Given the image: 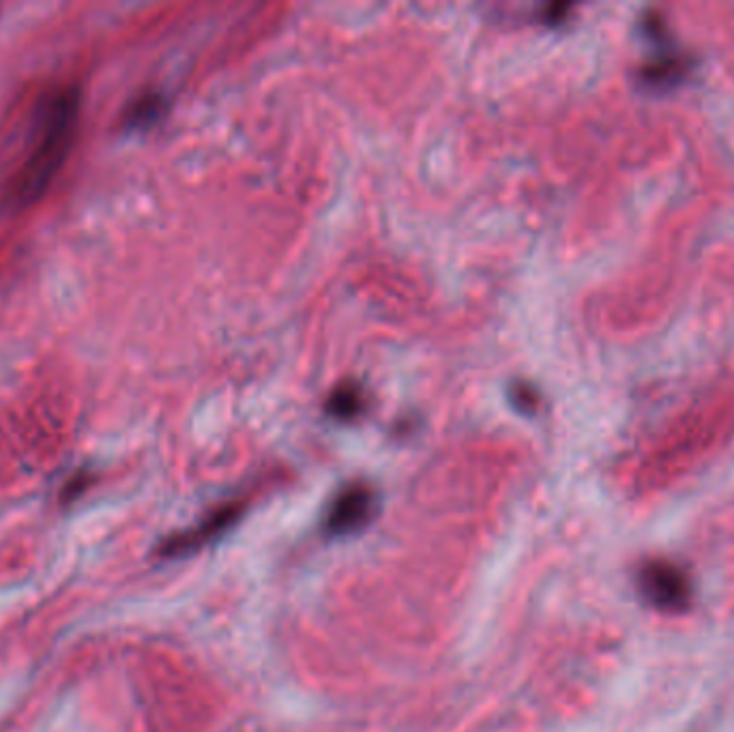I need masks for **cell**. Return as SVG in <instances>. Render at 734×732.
<instances>
[{"mask_svg": "<svg viewBox=\"0 0 734 732\" xmlns=\"http://www.w3.org/2000/svg\"><path fill=\"white\" fill-rule=\"evenodd\" d=\"M80 114V91H59L41 112L38 143L22 164L13 187L11 200L18 207L38 202L65 164L74 143L75 123Z\"/></svg>", "mask_w": 734, "mask_h": 732, "instance_id": "cell-1", "label": "cell"}, {"mask_svg": "<svg viewBox=\"0 0 734 732\" xmlns=\"http://www.w3.org/2000/svg\"><path fill=\"white\" fill-rule=\"evenodd\" d=\"M636 585L651 608L665 613L685 610L694 597V586L685 569L663 558L642 563L636 574Z\"/></svg>", "mask_w": 734, "mask_h": 732, "instance_id": "cell-2", "label": "cell"}, {"mask_svg": "<svg viewBox=\"0 0 734 732\" xmlns=\"http://www.w3.org/2000/svg\"><path fill=\"white\" fill-rule=\"evenodd\" d=\"M376 512V494L361 483L342 490L325 515V531L329 535H350L364 529Z\"/></svg>", "mask_w": 734, "mask_h": 732, "instance_id": "cell-3", "label": "cell"}, {"mask_svg": "<svg viewBox=\"0 0 734 732\" xmlns=\"http://www.w3.org/2000/svg\"><path fill=\"white\" fill-rule=\"evenodd\" d=\"M239 517V508L237 505H226L223 510H218L211 513L209 517H205L196 529H189L181 535H175L170 540L164 542L161 546V554L164 556H179V554H187L191 550L200 548L202 544L216 540L221 535L234 520Z\"/></svg>", "mask_w": 734, "mask_h": 732, "instance_id": "cell-4", "label": "cell"}, {"mask_svg": "<svg viewBox=\"0 0 734 732\" xmlns=\"http://www.w3.org/2000/svg\"><path fill=\"white\" fill-rule=\"evenodd\" d=\"M164 112V100L157 93H147L143 97H138L125 114H123V125L127 129H143L153 125Z\"/></svg>", "mask_w": 734, "mask_h": 732, "instance_id": "cell-5", "label": "cell"}, {"mask_svg": "<svg viewBox=\"0 0 734 732\" xmlns=\"http://www.w3.org/2000/svg\"><path fill=\"white\" fill-rule=\"evenodd\" d=\"M364 410V396L355 385H344L331 394L327 412L335 419H353Z\"/></svg>", "mask_w": 734, "mask_h": 732, "instance_id": "cell-6", "label": "cell"}, {"mask_svg": "<svg viewBox=\"0 0 734 732\" xmlns=\"http://www.w3.org/2000/svg\"><path fill=\"white\" fill-rule=\"evenodd\" d=\"M510 396H512L515 406L522 408V410H531L535 406V402H537V394L528 385H524V383L522 385H514L510 389Z\"/></svg>", "mask_w": 734, "mask_h": 732, "instance_id": "cell-7", "label": "cell"}, {"mask_svg": "<svg viewBox=\"0 0 734 732\" xmlns=\"http://www.w3.org/2000/svg\"><path fill=\"white\" fill-rule=\"evenodd\" d=\"M84 488H86V475L75 477L74 481H70V483L65 485V496H67V501H72L74 496L82 494Z\"/></svg>", "mask_w": 734, "mask_h": 732, "instance_id": "cell-8", "label": "cell"}]
</instances>
